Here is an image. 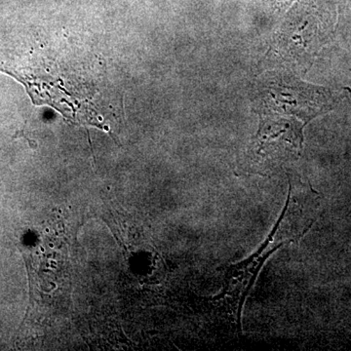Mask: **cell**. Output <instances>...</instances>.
Listing matches in <instances>:
<instances>
[{"instance_id":"obj_1","label":"cell","mask_w":351,"mask_h":351,"mask_svg":"<svg viewBox=\"0 0 351 351\" xmlns=\"http://www.w3.org/2000/svg\"><path fill=\"white\" fill-rule=\"evenodd\" d=\"M299 207L293 208V200L290 193L283 213L277 221L274 230L265 240L260 249L243 263H237L228 267L223 278V289L215 301L230 319L234 322L235 327L241 330V314L245 300L250 292L262 269L265 261L285 244L292 243L295 239H301L306 232H299Z\"/></svg>"}]
</instances>
